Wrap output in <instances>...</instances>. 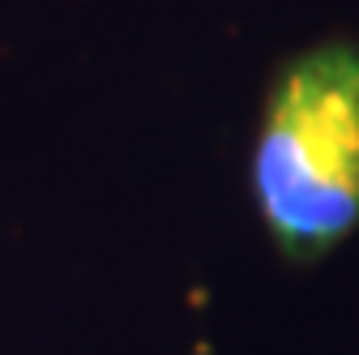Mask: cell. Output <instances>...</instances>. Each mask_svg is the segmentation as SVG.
<instances>
[{
  "label": "cell",
  "instance_id": "obj_1",
  "mask_svg": "<svg viewBox=\"0 0 359 355\" xmlns=\"http://www.w3.org/2000/svg\"><path fill=\"white\" fill-rule=\"evenodd\" d=\"M248 185L287 265H312L359 232V43L325 39L278 65Z\"/></svg>",
  "mask_w": 359,
  "mask_h": 355
}]
</instances>
